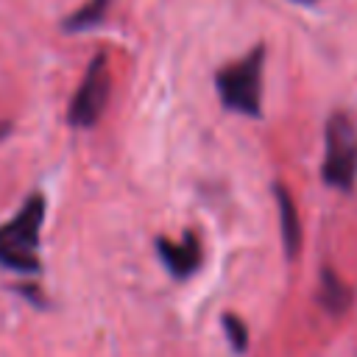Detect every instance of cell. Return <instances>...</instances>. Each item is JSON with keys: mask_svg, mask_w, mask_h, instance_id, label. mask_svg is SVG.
<instances>
[{"mask_svg": "<svg viewBox=\"0 0 357 357\" xmlns=\"http://www.w3.org/2000/svg\"><path fill=\"white\" fill-rule=\"evenodd\" d=\"M45 220V198L31 195L22 209L0 226V265L22 273H36L39 271V229Z\"/></svg>", "mask_w": 357, "mask_h": 357, "instance_id": "6da1fadb", "label": "cell"}, {"mask_svg": "<svg viewBox=\"0 0 357 357\" xmlns=\"http://www.w3.org/2000/svg\"><path fill=\"white\" fill-rule=\"evenodd\" d=\"M262 47L251 50L248 56H243L240 61L218 70L215 75V86L220 95V103L231 112L248 114V117H259L262 112Z\"/></svg>", "mask_w": 357, "mask_h": 357, "instance_id": "7a4b0ae2", "label": "cell"}, {"mask_svg": "<svg viewBox=\"0 0 357 357\" xmlns=\"http://www.w3.org/2000/svg\"><path fill=\"white\" fill-rule=\"evenodd\" d=\"M324 167L321 176L329 187L337 190H351L354 178H357V126L349 114L337 112L326 120V131H324Z\"/></svg>", "mask_w": 357, "mask_h": 357, "instance_id": "3957f363", "label": "cell"}, {"mask_svg": "<svg viewBox=\"0 0 357 357\" xmlns=\"http://www.w3.org/2000/svg\"><path fill=\"white\" fill-rule=\"evenodd\" d=\"M109 89H112V81H109V70H106V56H95L92 64L86 67L84 73V81L81 86L75 89L73 95V103L67 109V120L70 126L75 128H89L98 123V117L103 114L106 109V100H109Z\"/></svg>", "mask_w": 357, "mask_h": 357, "instance_id": "277c9868", "label": "cell"}, {"mask_svg": "<svg viewBox=\"0 0 357 357\" xmlns=\"http://www.w3.org/2000/svg\"><path fill=\"white\" fill-rule=\"evenodd\" d=\"M156 251H159V259L165 262V268L176 279L192 276L198 271V265H201V243L195 240L192 231H184L181 234V243H173L167 237H159L156 240Z\"/></svg>", "mask_w": 357, "mask_h": 357, "instance_id": "5b68a950", "label": "cell"}, {"mask_svg": "<svg viewBox=\"0 0 357 357\" xmlns=\"http://www.w3.org/2000/svg\"><path fill=\"white\" fill-rule=\"evenodd\" d=\"M273 195H276V206H279L282 245H284V254L293 259V257H298V251H301V237H304V231H301V218H298V209H296L290 192H287L282 184L273 187Z\"/></svg>", "mask_w": 357, "mask_h": 357, "instance_id": "8992f818", "label": "cell"}, {"mask_svg": "<svg viewBox=\"0 0 357 357\" xmlns=\"http://www.w3.org/2000/svg\"><path fill=\"white\" fill-rule=\"evenodd\" d=\"M318 301L329 315H343L351 307V287L332 271L324 268L321 271V290H318Z\"/></svg>", "mask_w": 357, "mask_h": 357, "instance_id": "52a82bcc", "label": "cell"}, {"mask_svg": "<svg viewBox=\"0 0 357 357\" xmlns=\"http://www.w3.org/2000/svg\"><path fill=\"white\" fill-rule=\"evenodd\" d=\"M106 6H109V0H86V3L64 22V28H67V31H84V28L100 22L103 14H106Z\"/></svg>", "mask_w": 357, "mask_h": 357, "instance_id": "ba28073f", "label": "cell"}, {"mask_svg": "<svg viewBox=\"0 0 357 357\" xmlns=\"http://www.w3.org/2000/svg\"><path fill=\"white\" fill-rule=\"evenodd\" d=\"M220 324H223V332H226L231 349H234V351H245V349H248V326H245V321L237 318L234 312H226Z\"/></svg>", "mask_w": 357, "mask_h": 357, "instance_id": "9c48e42d", "label": "cell"}]
</instances>
